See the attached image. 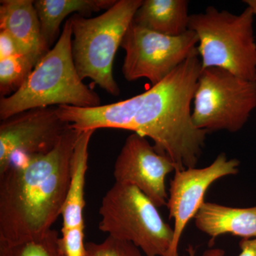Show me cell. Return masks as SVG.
Segmentation results:
<instances>
[{
  "label": "cell",
  "instance_id": "1",
  "mask_svg": "<svg viewBox=\"0 0 256 256\" xmlns=\"http://www.w3.org/2000/svg\"><path fill=\"white\" fill-rule=\"evenodd\" d=\"M82 132L70 126L53 150L16 156L0 174V242L35 240L52 229L68 194L72 156Z\"/></svg>",
  "mask_w": 256,
  "mask_h": 256
},
{
  "label": "cell",
  "instance_id": "2",
  "mask_svg": "<svg viewBox=\"0 0 256 256\" xmlns=\"http://www.w3.org/2000/svg\"><path fill=\"white\" fill-rule=\"evenodd\" d=\"M201 70L198 54L192 55L144 92L133 120L131 131L151 139L175 171L196 168L205 146L208 132L195 127L192 120V102Z\"/></svg>",
  "mask_w": 256,
  "mask_h": 256
},
{
  "label": "cell",
  "instance_id": "3",
  "mask_svg": "<svg viewBox=\"0 0 256 256\" xmlns=\"http://www.w3.org/2000/svg\"><path fill=\"white\" fill-rule=\"evenodd\" d=\"M72 40L68 18L54 47L38 62L22 86L14 94L1 98V120L31 109L62 105L101 106L100 96L82 82L77 72Z\"/></svg>",
  "mask_w": 256,
  "mask_h": 256
},
{
  "label": "cell",
  "instance_id": "4",
  "mask_svg": "<svg viewBox=\"0 0 256 256\" xmlns=\"http://www.w3.org/2000/svg\"><path fill=\"white\" fill-rule=\"evenodd\" d=\"M142 3V0H118L96 18L75 14L69 18L74 64L82 80L92 79L110 95L119 96L112 70L114 56Z\"/></svg>",
  "mask_w": 256,
  "mask_h": 256
},
{
  "label": "cell",
  "instance_id": "5",
  "mask_svg": "<svg viewBox=\"0 0 256 256\" xmlns=\"http://www.w3.org/2000/svg\"><path fill=\"white\" fill-rule=\"evenodd\" d=\"M254 16L246 8L240 14L208 6L190 15L188 30L198 38L202 68H220L239 78L256 82Z\"/></svg>",
  "mask_w": 256,
  "mask_h": 256
},
{
  "label": "cell",
  "instance_id": "6",
  "mask_svg": "<svg viewBox=\"0 0 256 256\" xmlns=\"http://www.w3.org/2000/svg\"><path fill=\"white\" fill-rule=\"evenodd\" d=\"M98 228L108 236L130 242L148 256H166L174 229L153 202L132 185L116 182L106 194Z\"/></svg>",
  "mask_w": 256,
  "mask_h": 256
},
{
  "label": "cell",
  "instance_id": "7",
  "mask_svg": "<svg viewBox=\"0 0 256 256\" xmlns=\"http://www.w3.org/2000/svg\"><path fill=\"white\" fill-rule=\"evenodd\" d=\"M256 108V82L220 68H202L194 98L195 127L208 132H236Z\"/></svg>",
  "mask_w": 256,
  "mask_h": 256
},
{
  "label": "cell",
  "instance_id": "8",
  "mask_svg": "<svg viewBox=\"0 0 256 256\" xmlns=\"http://www.w3.org/2000/svg\"><path fill=\"white\" fill-rule=\"evenodd\" d=\"M197 46L198 38L192 30L180 36H168L132 22L121 43L126 52L122 73L128 82L146 78L153 86L198 54Z\"/></svg>",
  "mask_w": 256,
  "mask_h": 256
},
{
  "label": "cell",
  "instance_id": "9",
  "mask_svg": "<svg viewBox=\"0 0 256 256\" xmlns=\"http://www.w3.org/2000/svg\"><path fill=\"white\" fill-rule=\"evenodd\" d=\"M70 124L60 118L56 106L31 109L0 124V174L14 158L47 154L62 140Z\"/></svg>",
  "mask_w": 256,
  "mask_h": 256
},
{
  "label": "cell",
  "instance_id": "10",
  "mask_svg": "<svg viewBox=\"0 0 256 256\" xmlns=\"http://www.w3.org/2000/svg\"><path fill=\"white\" fill-rule=\"evenodd\" d=\"M239 165L238 160H228L225 153H220L206 168L174 172L166 204L170 218L174 220V237L166 256H178L184 230L204 202L205 194L210 185L224 176L238 174Z\"/></svg>",
  "mask_w": 256,
  "mask_h": 256
},
{
  "label": "cell",
  "instance_id": "11",
  "mask_svg": "<svg viewBox=\"0 0 256 256\" xmlns=\"http://www.w3.org/2000/svg\"><path fill=\"white\" fill-rule=\"evenodd\" d=\"M175 171L166 156L156 152L146 138L134 132L128 136L114 163L116 182L132 185L158 208L168 204L165 180Z\"/></svg>",
  "mask_w": 256,
  "mask_h": 256
},
{
  "label": "cell",
  "instance_id": "12",
  "mask_svg": "<svg viewBox=\"0 0 256 256\" xmlns=\"http://www.w3.org/2000/svg\"><path fill=\"white\" fill-rule=\"evenodd\" d=\"M0 30L8 32L22 54L32 57L37 63L50 52L32 0H1Z\"/></svg>",
  "mask_w": 256,
  "mask_h": 256
},
{
  "label": "cell",
  "instance_id": "13",
  "mask_svg": "<svg viewBox=\"0 0 256 256\" xmlns=\"http://www.w3.org/2000/svg\"><path fill=\"white\" fill-rule=\"evenodd\" d=\"M143 98L144 92L116 104L96 107L58 106L56 112L60 119L80 131H96L102 128L131 131Z\"/></svg>",
  "mask_w": 256,
  "mask_h": 256
},
{
  "label": "cell",
  "instance_id": "14",
  "mask_svg": "<svg viewBox=\"0 0 256 256\" xmlns=\"http://www.w3.org/2000/svg\"><path fill=\"white\" fill-rule=\"evenodd\" d=\"M198 230L210 237V246L224 234L242 239L256 238V206L234 208L213 202H204L194 217Z\"/></svg>",
  "mask_w": 256,
  "mask_h": 256
},
{
  "label": "cell",
  "instance_id": "15",
  "mask_svg": "<svg viewBox=\"0 0 256 256\" xmlns=\"http://www.w3.org/2000/svg\"><path fill=\"white\" fill-rule=\"evenodd\" d=\"M95 130L82 131L79 136L70 164V186L64 203L62 216V233L84 232L86 175L88 161V146Z\"/></svg>",
  "mask_w": 256,
  "mask_h": 256
},
{
  "label": "cell",
  "instance_id": "16",
  "mask_svg": "<svg viewBox=\"0 0 256 256\" xmlns=\"http://www.w3.org/2000/svg\"><path fill=\"white\" fill-rule=\"evenodd\" d=\"M190 18L186 0H144L132 22L156 33L180 36L188 31Z\"/></svg>",
  "mask_w": 256,
  "mask_h": 256
},
{
  "label": "cell",
  "instance_id": "17",
  "mask_svg": "<svg viewBox=\"0 0 256 256\" xmlns=\"http://www.w3.org/2000/svg\"><path fill=\"white\" fill-rule=\"evenodd\" d=\"M116 0H36L35 9L41 24L42 33L47 46H52L58 34L60 24L69 14L90 16L108 10Z\"/></svg>",
  "mask_w": 256,
  "mask_h": 256
},
{
  "label": "cell",
  "instance_id": "18",
  "mask_svg": "<svg viewBox=\"0 0 256 256\" xmlns=\"http://www.w3.org/2000/svg\"><path fill=\"white\" fill-rule=\"evenodd\" d=\"M0 256H66L62 236L54 229L35 240L8 244L0 242Z\"/></svg>",
  "mask_w": 256,
  "mask_h": 256
},
{
  "label": "cell",
  "instance_id": "19",
  "mask_svg": "<svg viewBox=\"0 0 256 256\" xmlns=\"http://www.w3.org/2000/svg\"><path fill=\"white\" fill-rule=\"evenodd\" d=\"M37 64L32 57L24 54L0 60V94L2 98L18 92Z\"/></svg>",
  "mask_w": 256,
  "mask_h": 256
},
{
  "label": "cell",
  "instance_id": "20",
  "mask_svg": "<svg viewBox=\"0 0 256 256\" xmlns=\"http://www.w3.org/2000/svg\"><path fill=\"white\" fill-rule=\"evenodd\" d=\"M86 249L90 256H148L132 242L110 236L100 244L88 242Z\"/></svg>",
  "mask_w": 256,
  "mask_h": 256
},
{
  "label": "cell",
  "instance_id": "21",
  "mask_svg": "<svg viewBox=\"0 0 256 256\" xmlns=\"http://www.w3.org/2000/svg\"><path fill=\"white\" fill-rule=\"evenodd\" d=\"M22 54L18 43L12 36L4 30H0V60Z\"/></svg>",
  "mask_w": 256,
  "mask_h": 256
},
{
  "label": "cell",
  "instance_id": "22",
  "mask_svg": "<svg viewBox=\"0 0 256 256\" xmlns=\"http://www.w3.org/2000/svg\"><path fill=\"white\" fill-rule=\"evenodd\" d=\"M240 252L238 256H256V238L242 239L239 242ZM225 252L220 248H208L202 256H224Z\"/></svg>",
  "mask_w": 256,
  "mask_h": 256
},
{
  "label": "cell",
  "instance_id": "23",
  "mask_svg": "<svg viewBox=\"0 0 256 256\" xmlns=\"http://www.w3.org/2000/svg\"><path fill=\"white\" fill-rule=\"evenodd\" d=\"M244 2L247 4V8L252 10L254 14L256 15V0H244Z\"/></svg>",
  "mask_w": 256,
  "mask_h": 256
},
{
  "label": "cell",
  "instance_id": "24",
  "mask_svg": "<svg viewBox=\"0 0 256 256\" xmlns=\"http://www.w3.org/2000/svg\"><path fill=\"white\" fill-rule=\"evenodd\" d=\"M188 256H195V254H196V252H195L194 248L193 246L190 245L188 246Z\"/></svg>",
  "mask_w": 256,
  "mask_h": 256
},
{
  "label": "cell",
  "instance_id": "25",
  "mask_svg": "<svg viewBox=\"0 0 256 256\" xmlns=\"http://www.w3.org/2000/svg\"><path fill=\"white\" fill-rule=\"evenodd\" d=\"M85 256H90L88 255V254L87 252H86Z\"/></svg>",
  "mask_w": 256,
  "mask_h": 256
}]
</instances>
